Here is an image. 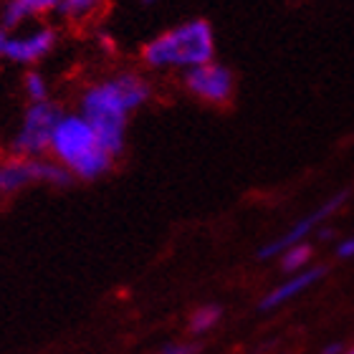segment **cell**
I'll return each mask as SVG.
<instances>
[{"label": "cell", "mask_w": 354, "mask_h": 354, "mask_svg": "<svg viewBox=\"0 0 354 354\" xmlns=\"http://www.w3.org/2000/svg\"><path fill=\"white\" fill-rule=\"evenodd\" d=\"M152 99V84L137 71H119L88 84L79 96V114L94 127L96 137L111 157H119L127 142V124L134 111Z\"/></svg>", "instance_id": "6da1fadb"}, {"label": "cell", "mask_w": 354, "mask_h": 354, "mask_svg": "<svg viewBox=\"0 0 354 354\" xmlns=\"http://www.w3.org/2000/svg\"><path fill=\"white\" fill-rule=\"evenodd\" d=\"M48 157L53 162H59L74 180H84V183H94L104 177L117 162V157L106 152V147L96 137L94 127L79 111L61 114L53 127Z\"/></svg>", "instance_id": "7a4b0ae2"}, {"label": "cell", "mask_w": 354, "mask_h": 354, "mask_svg": "<svg viewBox=\"0 0 354 354\" xmlns=\"http://www.w3.org/2000/svg\"><path fill=\"white\" fill-rule=\"evenodd\" d=\"M215 61V30L205 18H187L142 46V64L152 71H190Z\"/></svg>", "instance_id": "3957f363"}, {"label": "cell", "mask_w": 354, "mask_h": 354, "mask_svg": "<svg viewBox=\"0 0 354 354\" xmlns=\"http://www.w3.org/2000/svg\"><path fill=\"white\" fill-rule=\"evenodd\" d=\"M61 114H64V109H61L59 104H53L51 99L48 102L28 104L21 117V124H18L15 134L8 142V155L26 157V160L48 157L53 127L61 119Z\"/></svg>", "instance_id": "277c9868"}, {"label": "cell", "mask_w": 354, "mask_h": 354, "mask_svg": "<svg viewBox=\"0 0 354 354\" xmlns=\"http://www.w3.org/2000/svg\"><path fill=\"white\" fill-rule=\"evenodd\" d=\"M74 177L68 175L59 162L51 157L46 160H26V157L8 155L0 160V192L3 195H15L33 185H51V187H68Z\"/></svg>", "instance_id": "5b68a950"}, {"label": "cell", "mask_w": 354, "mask_h": 354, "mask_svg": "<svg viewBox=\"0 0 354 354\" xmlns=\"http://www.w3.org/2000/svg\"><path fill=\"white\" fill-rule=\"evenodd\" d=\"M185 88L190 91L192 99H198L210 106H223L233 99L236 91V76L228 66H223L218 61L203 64L198 68H190L183 74Z\"/></svg>", "instance_id": "8992f818"}, {"label": "cell", "mask_w": 354, "mask_h": 354, "mask_svg": "<svg viewBox=\"0 0 354 354\" xmlns=\"http://www.w3.org/2000/svg\"><path fill=\"white\" fill-rule=\"evenodd\" d=\"M347 198H349V192H337V195H332L329 200H324L319 207H314L311 213L304 215L301 221H296L294 225L283 233V236L273 238L271 243H266L263 248H259V259L261 261L279 259L286 248H291V245H296V243H304V241H306V238H309L311 233H314V230L326 221V218H332V215L337 213L344 203H347Z\"/></svg>", "instance_id": "52a82bcc"}, {"label": "cell", "mask_w": 354, "mask_h": 354, "mask_svg": "<svg viewBox=\"0 0 354 354\" xmlns=\"http://www.w3.org/2000/svg\"><path fill=\"white\" fill-rule=\"evenodd\" d=\"M59 44L53 26H36L30 30H10L6 41V61L18 66H36Z\"/></svg>", "instance_id": "ba28073f"}, {"label": "cell", "mask_w": 354, "mask_h": 354, "mask_svg": "<svg viewBox=\"0 0 354 354\" xmlns=\"http://www.w3.org/2000/svg\"><path fill=\"white\" fill-rule=\"evenodd\" d=\"M324 273H326L324 266H314V268H304V271H299V273H291L286 281H281L279 286L271 288V291L261 299L259 309L261 311L279 309V306H283L286 301H291V299H296V296H301L304 291L314 286L317 281H322Z\"/></svg>", "instance_id": "9c48e42d"}, {"label": "cell", "mask_w": 354, "mask_h": 354, "mask_svg": "<svg viewBox=\"0 0 354 354\" xmlns=\"http://www.w3.org/2000/svg\"><path fill=\"white\" fill-rule=\"evenodd\" d=\"M59 6L61 0H3V8H0V28L10 33V30L21 28L26 21L56 13Z\"/></svg>", "instance_id": "30bf717a"}, {"label": "cell", "mask_w": 354, "mask_h": 354, "mask_svg": "<svg viewBox=\"0 0 354 354\" xmlns=\"http://www.w3.org/2000/svg\"><path fill=\"white\" fill-rule=\"evenodd\" d=\"M106 0H61V6L56 13L68 23H84L88 18H94L104 8Z\"/></svg>", "instance_id": "8fae6325"}, {"label": "cell", "mask_w": 354, "mask_h": 354, "mask_svg": "<svg viewBox=\"0 0 354 354\" xmlns=\"http://www.w3.org/2000/svg\"><path fill=\"white\" fill-rule=\"evenodd\" d=\"M23 94H26L28 104L48 102V99H51V86H48V79H46L41 71H36V68H28V71H26V76H23Z\"/></svg>", "instance_id": "7c38bea8"}, {"label": "cell", "mask_w": 354, "mask_h": 354, "mask_svg": "<svg viewBox=\"0 0 354 354\" xmlns=\"http://www.w3.org/2000/svg\"><path fill=\"white\" fill-rule=\"evenodd\" d=\"M311 245L304 241V243H296V245H291V248H286V251L281 253L279 259H281V268L286 273H299V271H304L306 266H309V261H311Z\"/></svg>", "instance_id": "4fadbf2b"}, {"label": "cell", "mask_w": 354, "mask_h": 354, "mask_svg": "<svg viewBox=\"0 0 354 354\" xmlns=\"http://www.w3.org/2000/svg\"><path fill=\"white\" fill-rule=\"evenodd\" d=\"M223 317V309L221 306H215V304H205V306H200V309L192 311L190 317V332L192 334H205L210 332Z\"/></svg>", "instance_id": "5bb4252c"}, {"label": "cell", "mask_w": 354, "mask_h": 354, "mask_svg": "<svg viewBox=\"0 0 354 354\" xmlns=\"http://www.w3.org/2000/svg\"><path fill=\"white\" fill-rule=\"evenodd\" d=\"M198 344H167L160 354H198Z\"/></svg>", "instance_id": "9a60e30c"}, {"label": "cell", "mask_w": 354, "mask_h": 354, "mask_svg": "<svg viewBox=\"0 0 354 354\" xmlns=\"http://www.w3.org/2000/svg\"><path fill=\"white\" fill-rule=\"evenodd\" d=\"M337 256H339V259H354V236L337 245Z\"/></svg>", "instance_id": "2e32d148"}, {"label": "cell", "mask_w": 354, "mask_h": 354, "mask_svg": "<svg viewBox=\"0 0 354 354\" xmlns=\"http://www.w3.org/2000/svg\"><path fill=\"white\" fill-rule=\"evenodd\" d=\"M342 352H344V344H342V342H334V344H329L322 354H342Z\"/></svg>", "instance_id": "e0dca14e"}, {"label": "cell", "mask_w": 354, "mask_h": 354, "mask_svg": "<svg viewBox=\"0 0 354 354\" xmlns=\"http://www.w3.org/2000/svg\"><path fill=\"white\" fill-rule=\"evenodd\" d=\"M6 41H8V30L0 28V61H6Z\"/></svg>", "instance_id": "ac0fdd59"}, {"label": "cell", "mask_w": 354, "mask_h": 354, "mask_svg": "<svg viewBox=\"0 0 354 354\" xmlns=\"http://www.w3.org/2000/svg\"><path fill=\"white\" fill-rule=\"evenodd\" d=\"M140 3H145V6H152V3H160V0H140Z\"/></svg>", "instance_id": "d6986e66"}, {"label": "cell", "mask_w": 354, "mask_h": 354, "mask_svg": "<svg viewBox=\"0 0 354 354\" xmlns=\"http://www.w3.org/2000/svg\"><path fill=\"white\" fill-rule=\"evenodd\" d=\"M342 354H354V347H352V349H344Z\"/></svg>", "instance_id": "ffe728a7"}, {"label": "cell", "mask_w": 354, "mask_h": 354, "mask_svg": "<svg viewBox=\"0 0 354 354\" xmlns=\"http://www.w3.org/2000/svg\"><path fill=\"white\" fill-rule=\"evenodd\" d=\"M0 8H3V0H0Z\"/></svg>", "instance_id": "44dd1931"}]
</instances>
